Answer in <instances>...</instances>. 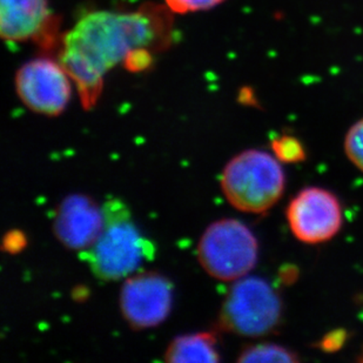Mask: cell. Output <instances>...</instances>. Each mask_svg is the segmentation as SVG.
<instances>
[{
  "label": "cell",
  "mask_w": 363,
  "mask_h": 363,
  "mask_svg": "<svg viewBox=\"0 0 363 363\" xmlns=\"http://www.w3.org/2000/svg\"><path fill=\"white\" fill-rule=\"evenodd\" d=\"M172 12L147 4L130 12L94 11L80 18L59 41L58 60L76 84L84 110L99 100L111 69L137 50L160 52L172 35Z\"/></svg>",
  "instance_id": "cell-1"
},
{
  "label": "cell",
  "mask_w": 363,
  "mask_h": 363,
  "mask_svg": "<svg viewBox=\"0 0 363 363\" xmlns=\"http://www.w3.org/2000/svg\"><path fill=\"white\" fill-rule=\"evenodd\" d=\"M103 212V230L96 242L84 252V257L96 278L117 281L135 271L155 250L143 239L130 209L121 200H107Z\"/></svg>",
  "instance_id": "cell-2"
},
{
  "label": "cell",
  "mask_w": 363,
  "mask_h": 363,
  "mask_svg": "<svg viewBox=\"0 0 363 363\" xmlns=\"http://www.w3.org/2000/svg\"><path fill=\"white\" fill-rule=\"evenodd\" d=\"M284 187L286 175L280 162L259 150L235 155L221 174L223 196L241 212H267L281 199Z\"/></svg>",
  "instance_id": "cell-3"
},
{
  "label": "cell",
  "mask_w": 363,
  "mask_h": 363,
  "mask_svg": "<svg viewBox=\"0 0 363 363\" xmlns=\"http://www.w3.org/2000/svg\"><path fill=\"white\" fill-rule=\"evenodd\" d=\"M282 320V302L264 279H240L230 288L220 309L218 327L223 332L261 337L275 332Z\"/></svg>",
  "instance_id": "cell-4"
},
{
  "label": "cell",
  "mask_w": 363,
  "mask_h": 363,
  "mask_svg": "<svg viewBox=\"0 0 363 363\" xmlns=\"http://www.w3.org/2000/svg\"><path fill=\"white\" fill-rule=\"evenodd\" d=\"M259 245L252 230L235 219L213 223L202 234L198 259L202 268L220 281H238L257 264Z\"/></svg>",
  "instance_id": "cell-5"
},
{
  "label": "cell",
  "mask_w": 363,
  "mask_h": 363,
  "mask_svg": "<svg viewBox=\"0 0 363 363\" xmlns=\"http://www.w3.org/2000/svg\"><path fill=\"white\" fill-rule=\"evenodd\" d=\"M71 77L59 60L39 57L16 73V91L21 103L35 113L57 117L71 99Z\"/></svg>",
  "instance_id": "cell-6"
},
{
  "label": "cell",
  "mask_w": 363,
  "mask_h": 363,
  "mask_svg": "<svg viewBox=\"0 0 363 363\" xmlns=\"http://www.w3.org/2000/svg\"><path fill=\"white\" fill-rule=\"evenodd\" d=\"M286 218L298 241L318 245L332 240L339 233L343 223L342 206L328 189L307 187L288 203Z\"/></svg>",
  "instance_id": "cell-7"
},
{
  "label": "cell",
  "mask_w": 363,
  "mask_h": 363,
  "mask_svg": "<svg viewBox=\"0 0 363 363\" xmlns=\"http://www.w3.org/2000/svg\"><path fill=\"white\" fill-rule=\"evenodd\" d=\"M173 286L164 275L145 272L123 282L121 309L134 329H147L164 323L171 312Z\"/></svg>",
  "instance_id": "cell-8"
},
{
  "label": "cell",
  "mask_w": 363,
  "mask_h": 363,
  "mask_svg": "<svg viewBox=\"0 0 363 363\" xmlns=\"http://www.w3.org/2000/svg\"><path fill=\"white\" fill-rule=\"evenodd\" d=\"M58 21L48 0H0V35L9 43L35 41L50 48Z\"/></svg>",
  "instance_id": "cell-9"
},
{
  "label": "cell",
  "mask_w": 363,
  "mask_h": 363,
  "mask_svg": "<svg viewBox=\"0 0 363 363\" xmlns=\"http://www.w3.org/2000/svg\"><path fill=\"white\" fill-rule=\"evenodd\" d=\"M103 208L84 194H71L60 202L55 213L53 233L72 250H89L103 230Z\"/></svg>",
  "instance_id": "cell-10"
},
{
  "label": "cell",
  "mask_w": 363,
  "mask_h": 363,
  "mask_svg": "<svg viewBox=\"0 0 363 363\" xmlns=\"http://www.w3.org/2000/svg\"><path fill=\"white\" fill-rule=\"evenodd\" d=\"M216 333L203 332L175 337L164 352L169 363L219 362Z\"/></svg>",
  "instance_id": "cell-11"
},
{
  "label": "cell",
  "mask_w": 363,
  "mask_h": 363,
  "mask_svg": "<svg viewBox=\"0 0 363 363\" xmlns=\"http://www.w3.org/2000/svg\"><path fill=\"white\" fill-rule=\"evenodd\" d=\"M237 361L240 363H296L300 361V357L298 353L287 347L264 342L245 347Z\"/></svg>",
  "instance_id": "cell-12"
},
{
  "label": "cell",
  "mask_w": 363,
  "mask_h": 363,
  "mask_svg": "<svg viewBox=\"0 0 363 363\" xmlns=\"http://www.w3.org/2000/svg\"><path fill=\"white\" fill-rule=\"evenodd\" d=\"M272 150L279 162L284 164H298L307 158L305 146L298 138L281 135L272 141Z\"/></svg>",
  "instance_id": "cell-13"
},
{
  "label": "cell",
  "mask_w": 363,
  "mask_h": 363,
  "mask_svg": "<svg viewBox=\"0 0 363 363\" xmlns=\"http://www.w3.org/2000/svg\"><path fill=\"white\" fill-rule=\"evenodd\" d=\"M343 147L347 158L363 173V118L347 132Z\"/></svg>",
  "instance_id": "cell-14"
},
{
  "label": "cell",
  "mask_w": 363,
  "mask_h": 363,
  "mask_svg": "<svg viewBox=\"0 0 363 363\" xmlns=\"http://www.w3.org/2000/svg\"><path fill=\"white\" fill-rule=\"evenodd\" d=\"M225 0H164V5L177 14L193 13L211 10Z\"/></svg>",
  "instance_id": "cell-15"
},
{
  "label": "cell",
  "mask_w": 363,
  "mask_h": 363,
  "mask_svg": "<svg viewBox=\"0 0 363 363\" xmlns=\"http://www.w3.org/2000/svg\"><path fill=\"white\" fill-rule=\"evenodd\" d=\"M348 339V334L342 329H337L334 332L329 333L320 341V350H323L325 353H333L336 350H341L343 345L346 343Z\"/></svg>",
  "instance_id": "cell-16"
},
{
  "label": "cell",
  "mask_w": 363,
  "mask_h": 363,
  "mask_svg": "<svg viewBox=\"0 0 363 363\" xmlns=\"http://www.w3.org/2000/svg\"><path fill=\"white\" fill-rule=\"evenodd\" d=\"M26 237L21 230H11L4 237L3 250L7 253H19L26 246Z\"/></svg>",
  "instance_id": "cell-17"
},
{
  "label": "cell",
  "mask_w": 363,
  "mask_h": 363,
  "mask_svg": "<svg viewBox=\"0 0 363 363\" xmlns=\"http://www.w3.org/2000/svg\"><path fill=\"white\" fill-rule=\"evenodd\" d=\"M357 362L363 363V348L361 350L360 354H359V357H357Z\"/></svg>",
  "instance_id": "cell-18"
}]
</instances>
